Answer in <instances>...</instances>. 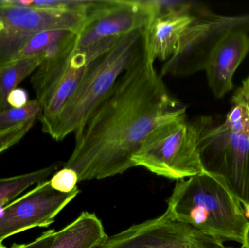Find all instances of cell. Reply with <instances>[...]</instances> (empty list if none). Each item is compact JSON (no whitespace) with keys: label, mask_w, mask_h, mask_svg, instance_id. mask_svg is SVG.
I'll return each instance as SVG.
<instances>
[{"label":"cell","mask_w":249,"mask_h":248,"mask_svg":"<svg viewBox=\"0 0 249 248\" xmlns=\"http://www.w3.org/2000/svg\"><path fill=\"white\" fill-rule=\"evenodd\" d=\"M143 41L136 59L93 112L64 167L79 182L100 180L134 167L132 158L157 128L187 118V106L171 96Z\"/></svg>","instance_id":"1"},{"label":"cell","mask_w":249,"mask_h":248,"mask_svg":"<svg viewBox=\"0 0 249 248\" xmlns=\"http://www.w3.org/2000/svg\"><path fill=\"white\" fill-rule=\"evenodd\" d=\"M221 123L211 116L196 119L203 173L217 181L241 205L249 204V104L239 89Z\"/></svg>","instance_id":"2"},{"label":"cell","mask_w":249,"mask_h":248,"mask_svg":"<svg viewBox=\"0 0 249 248\" xmlns=\"http://www.w3.org/2000/svg\"><path fill=\"white\" fill-rule=\"evenodd\" d=\"M165 213L223 242L243 244L249 225L241 202L206 173L178 181Z\"/></svg>","instance_id":"3"},{"label":"cell","mask_w":249,"mask_h":248,"mask_svg":"<svg viewBox=\"0 0 249 248\" xmlns=\"http://www.w3.org/2000/svg\"><path fill=\"white\" fill-rule=\"evenodd\" d=\"M143 30L124 35L93 61L48 135L56 141L78 135L88 119L109 94L121 76L140 53Z\"/></svg>","instance_id":"4"},{"label":"cell","mask_w":249,"mask_h":248,"mask_svg":"<svg viewBox=\"0 0 249 248\" xmlns=\"http://www.w3.org/2000/svg\"><path fill=\"white\" fill-rule=\"evenodd\" d=\"M119 38H109L86 48L75 47L42 63L31 78L41 106L39 120L48 134L80 85L90 64L107 52Z\"/></svg>","instance_id":"5"},{"label":"cell","mask_w":249,"mask_h":248,"mask_svg":"<svg viewBox=\"0 0 249 248\" xmlns=\"http://www.w3.org/2000/svg\"><path fill=\"white\" fill-rule=\"evenodd\" d=\"M197 121L180 119L152 131L132 158L135 167L174 180L203 173Z\"/></svg>","instance_id":"6"},{"label":"cell","mask_w":249,"mask_h":248,"mask_svg":"<svg viewBox=\"0 0 249 248\" xmlns=\"http://www.w3.org/2000/svg\"><path fill=\"white\" fill-rule=\"evenodd\" d=\"M249 32V13L223 16L207 7L196 16L184 31L172 56L165 61L160 76L187 77L203 71L213 50L230 32Z\"/></svg>","instance_id":"7"},{"label":"cell","mask_w":249,"mask_h":248,"mask_svg":"<svg viewBox=\"0 0 249 248\" xmlns=\"http://www.w3.org/2000/svg\"><path fill=\"white\" fill-rule=\"evenodd\" d=\"M95 248H227L224 242L176 221L161 216L107 237Z\"/></svg>","instance_id":"8"},{"label":"cell","mask_w":249,"mask_h":248,"mask_svg":"<svg viewBox=\"0 0 249 248\" xmlns=\"http://www.w3.org/2000/svg\"><path fill=\"white\" fill-rule=\"evenodd\" d=\"M80 192L77 186L70 193H61L53 189L50 180L38 183L0 210V243L30 229L49 227Z\"/></svg>","instance_id":"9"},{"label":"cell","mask_w":249,"mask_h":248,"mask_svg":"<svg viewBox=\"0 0 249 248\" xmlns=\"http://www.w3.org/2000/svg\"><path fill=\"white\" fill-rule=\"evenodd\" d=\"M152 20L145 0H103L79 33L77 47L86 48L104 39L143 30Z\"/></svg>","instance_id":"10"},{"label":"cell","mask_w":249,"mask_h":248,"mask_svg":"<svg viewBox=\"0 0 249 248\" xmlns=\"http://www.w3.org/2000/svg\"><path fill=\"white\" fill-rule=\"evenodd\" d=\"M89 18L90 13L86 12L41 10L0 3V28L21 34L51 30L71 31L79 34Z\"/></svg>","instance_id":"11"},{"label":"cell","mask_w":249,"mask_h":248,"mask_svg":"<svg viewBox=\"0 0 249 248\" xmlns=\"http://www.w3.org/2000/svg\"><path fill=\"white\" fill-rule=\"evenodd\" d=\"M249 52V32L233 31L216 45L204 71L212 93L223 98L233 88L234 74Z\"/></svg>","instance_id":"12"},{"label":"cell","mask_w":249,"mask_h":248,"mask_svg":"<svg viewBox=\"0 0 249 248\" xmlns=\"http://www.w3.org/2000/svg\"><path fill=\"white\" fill-rule=\"evenodd\" d=\"M206 7L202 4L193 11L168 13L154 17L143 30V41L151 59L168 61L175 52L184 31Z\"/></svg>","instance_id":"13"},{"label":"cell","mask_w":249,"mask_h":248,"mask_svg":"<svg viewBox=\"0 0 249 248\" xmlns=\"http://www.w3.org/2000/svg\"><path fill=\"white\" fill-rule=\"evenodd\" d=\"M107 235L96 214L83 212L73 222L57 231L50 248H95Z\"/></svg>","instance_id":"14"},{"label":"cell","mask_w":249,"mask_h":248,"mask_svg":"<svg viewBox=\"0 0 249 248\" xmlns=\"http://www.w3.org/2000/svg\"><path fill=\"white\" fill-rule=\"evenodd\" d=\"M44 61L42 54L18 60L0 70L1 111L8 109L7 98L9 93L28 76L34 74Z\"/></svg>","instance_id":"15"},{"label":"cell","mask_w":249,"mask_h":248,"mask_svg":"<svg viewBox=\"0 0 249 248\" xmlns=\"http://www.w3.org/2000/svg\"><path fill=\"white\" fill-rule=\"evenodd\" d=\"M58 167V164H54L32 173L0 179V208L14 201L30 186L48 180Z\"/></svg>","instance_id":"16"},{"label":"cell","mask_w":249,"mask_h":248,"mask_svg":"<svg viewBox=\"0 0 249 248\" xmlns=\"http://www.w3.org/2000/svg\"><path fill=\"white\" fill-rule=\"evenodd\" d=\"M75 33L67 30H51L36 32L28 39L26 45L19 54L18 60L39 55L51 45L61 42Z\"/></svg>","instance_id":"17"},{"label":"cell","mask_w":249,"mask_h":248,"mask_svg":"<svg viewBox=\"0 0 249 248\" xmlns=\"http://www.w3.org/2000/svg\"><path fill=\"white\" fill-rule=\"evenodd\" d=\"M41 106L36 99L29 100L21 107H10L0 111V130L8 129L22 124L35 122L41 115Z\"/></svg>","instance_id":"18"},{"label":"cell","mask_w":249,"mask_h":248,"mask_svg":"<svg viewBox=\"0 0 249 248\" xmlns=\"http://www.w3.org/2000/svg\"><path fill=\"white\" fill-rule=\"evenodd\" d=\"M79 176L75 170L64 167L50 179L53 189L61 193H70L77 187Z\"/></svg>","instance_id":"19"},{"label":"cell","mask_w":249,"mask_h":248,"mask_svg":"<svg viewBox=\"0 0 249 248\" xmlns=\"http://www.w3.org/2000/svg\"><path fill=\"white\" fill-rule=\"evenodd\" d=\"M35 122L22 124L8 129L0 130V154L19 142L32 129Z\"/></svg>","instance_id":"20"},{"label":"cell","mask_w":249,"mask_h":248,"mask_svg":"<svg viewBox=\"0 0 249 248\" xmlns=\"http://www.w3.org/2000/svg\"><path fill=\"white\" fill-rule=\"evenodd\" d=\"M56 232L55 230H49L41 234L40 237L28 244H13L10 248H50L55 240Z\"/></svg>","instance_id":"21"},{"label":"cell","mask_w":249,"mask_h":248,"mask_svg":"<svg viewBox=\"0 0 249 248\" xmlns=\"http://www.w3.org/2000/svg\"><path fill=\"white\" fill-rule=\"evenodd\" d=\"M29 94L23 88L14 89L12 90L7 98V103L9 107H21L29 102Z\"/></svg>","instance_id":"22"},{"label":"cell","mask_w":249,"mask_h":248,"mask_svg":"<svg viewBox=\"0 0 249 248\" xmlns=\"http://www.w3.org/2000/svg\"><path fill=\"white\" fill-rule=\"evenodd\" d=\"M238 89L242 93L246 101L249 104V76L243 82L242 86Z\"/></svg>","instance_id":"23"},{"label":"cell","mask_w":249,"mask_h":248,"mask_svg":"<svg viewBox=\"0 0 249 248\" xmlns=\"http://www.w3.org/2000/svg\"><path fill=\"white\" fill-rule=\"evenodd\" d=\"M242 246H244L246 248H249V225L246 230L245 235H244V243Z\"/></svg>","instance_id":"24"},{"label":"cell","mask_w":249,"mask_h":248,"mask_svg":"<svg viewBox=\"0 0 249 248\" xmlns=\"http://www.w3.org/2000/svg\"><path fill=\"white\" fill-rule=\"evenodd\" d=\"M244 214L245 218L249 221V205H244Z\"/></svg>","instance_id":"25"},{"label":"cell","mask_w":249,"mask_h":248,"mask_svg":"<svg viewBox=\"0 0 249 248\" xmlns=\"http://www.w3.org/2000/svg\"><path fill=\"white\" fill-rule=\"evenodd\" d=\"M0 248H7L5 246L2 244V243H0Z\"/></svg>","instance_id":"26"},{"label":"cell","mask_w":249,"mask_h":248,"mask_svg":"<svg viewBox=\"0 0 249 248\" xmlns=\"http://www.w3.org/2000/svg\"><path fill=\"white\" fill-rule=\"evenodd\" d=\"M0 111H1V96H0Z\"/></svg>","instance_id":"27"},{"label":"cell","mask_w":249,"mask_h":248,"mask_svg":"<svg viewBox=\"0 0 249 248\" xmlns=\"http://www.w3.org/2000/svg\"><path fill=\"white\" fill-rule=\"evenodd\" d=\"M245 248V247H244V246H241V248Z\"/></svg>","instance_id":"28"}]
</instances>
